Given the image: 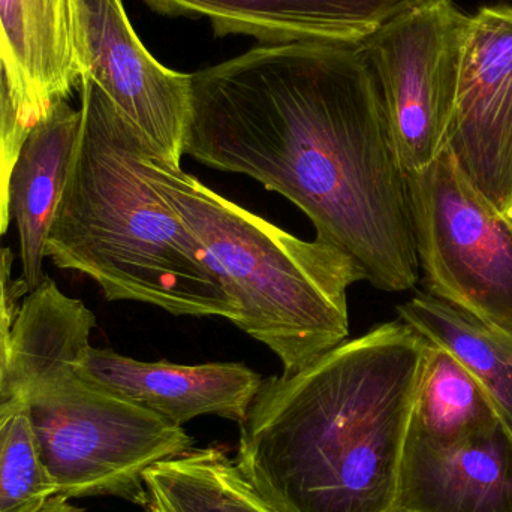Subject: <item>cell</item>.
Instances as JSON below:
<instances>
[{"instance_id":"8","label":"cell","mask_w":512,"mask_h":512,"mask_svg":"<svg viewBox=\"0 0 512 512\" xmlns=\"http://www.w3.org/2000/svg\"><path fill=\"white\" fill-rule=\"evenodd\" d=\"M69 27L80 80H92L159 158L180 167L191 74L173 71L149 53L122 0H69Z\"/></svg>"},{"instance_id":"3","label":"cell","mask_w":512,"mask_h":512,"mask_svg":"<svg viewBox=\"0 0 512 512\" xmlns=\"http://www.w3.org/2000/svg\"><path fill=\"white\" fill-rule=\"evenodd\" d=\"M78 87L80 135L45 256L90 277L108 301L236 321L206 249L138 167L146 138L92 80Z\"/></svg>"},{"instance_id":"19","label":"cell","mask_w":512,"mask_h":512,"mask_svg":"<svg viewBox=\"0 0 512 512\" xmlns=\"http://www.w3.org/2000/svg\"><path fill=\"white\" fill-rule=\"evenodd\" d=\"M29 129L24 126L0 59V242L8 231L9 180Z\"/></svg>"},{"instance_id":"18","label":"cell","mask_w":512,"mask_h":512,"mask_svg":"<svg viewBox=\"0 0 512 512\" xmlns=\"http://www.w3.org/2000/svg\"><path fill=\"white\" fill-rule=\"evenodd\" d=\"M56 495L23 399L0 402V512H35Z\"/></svg>"},{"instance_id":"4","label":"cell","mask_w":512,"mask_h":512,"mask_svg":"<svg viewBox=\"0 0 512 512\" xmlns=\"http://www.w3.org/2000/svg\"><path fill=\"white\" fill-rule=\"evenodd\" d=\"M95 327L92 310L45 277L12 324L8 394L26 403L56 495L146 507V469L185 453L194 439L81 375Z\"/></svg>"},{"instance_id":"17","label":"cell","mask_w":512,"mask_h":512,"mask_svg":"<svg viewBox=\"0 0 512 512\" xmlns=\"http://www.w3.org/2000/svg\"><path fill=\"white\" fill-rule=\"evenodd\" d=\"M477 379L447 351L430 343L415 390L409 435L453 444L501 421Z\"/></svg>"},{"instance_id":"9","label":"cell","mask_w":512,"mask_h":512,"mask_svg":"<svg viewBox=\"0 0 512 512\" xmlns=\"http://www.w3.org/2000/svg\"><path fill=\"white\" fill-rule=\"evenodd\" d=\"M445 149L512 222V6L469 18Z\"/></svg>"},{"instance_id":"16","label":"cell","mask_w":512,"mask_h":512,"mask_svg":"<svg viewBox=\"0 0 512 512\" xmlns=\"http://www.w3.org/2000/svg\"><path fill=\"white\" fill-rule=\"evenodd\" d=\"M147 512H276L222 447L189 448L144 472Z\"/></svg>"},{"instance_id":"20","label":"cell","mask_w":512,"mask_h":512,"mask_svg":"<svg viewBox=\"0 0 512 512\" xmlns=\"http://www.w3.org/2000/svg\"><path fill=\"white\" fill-rule=\"evenodd\" d=\"M2 268V262H0ZM12 318L11 307L8 303L5 276L0 271V402L8 399V376L11 367L12 349Z\"/></svg>"},{"instance_id":"1","label":"cell","mask_w":512,"mask_h":512,"mask_svg":"<svg viewBox=\"0 0 512 512\" xmlns=\"http://www.w3.org/2000/svg\"><path fill=\"white\" fill-rule=\"evenodd\" d=\"M183 153L291 201L375 288L420 280L408 180L355 47L259 45L194 72Z\"/></svg>"},{"instance_id":"5","label":"cell","mask_w":512,"mask_h":512,"mask_svg":"<svg viewBox=\"0 0 512 512\" xmlns=\"http://www.w3.org/2000/svg\"><path fill=\"white\" fill-rule=\"evenodd\" d=\"M138 167L206 249L239 310L233 324L267 346L285 375L348 340V289L363 282L348 256L274 227L159 158L149 143Z\"/></svg>"},{"instance_id":"6","label":"cell","mask_w":512,"mask_h":512,"mask_svg":"<svg viewBox=\"0 0 512 512\" xmlns=\"http://www.w3.org/2000/svg\"><path fill=\"white\" fill-rule=\"evenodd\" d=\"M418 261L427 288L512 336V222L447 149L406 174Z\"/></svg>"},{"instance_id":"15","label":"cell","mask_w":512,"mask_h":512,"mask_svg":"<svg viewBox=\"0 0 512 512\" xmlns=\"http://www.w3.org/2000/svg\"><path fill=\"white\" fill-rule=\"evenodd\" d=\"M400 321L456 358L484 388L512 432V336L432 292L397 306Z\"/></svg>"},{"instance_id":"10","label":"cell","mask_w":512,"mask_h":512,"mask_svg":"<svg viewBox=\"0 0 512 512\" xmlns=\"http://www.w3.org/2000/svg\"><path fill=\"white\" fill-rule=\"evenodd\" d=\"M78 370L108 393L179 427L203 415L240 426L262 384L261 375L245 364L140 361L93 346Z\"/></svg>"},{"instance_id":"13","label":"cell","mask_w":512,"mask_h":512,"mask_svg":"<svg viewBox=\"0 0 512 512\" xmlns=\"http://www.w3.org/2000/svg\"><path fill=\"white\" fill-rule=\"evenodd\" d=\"M0 59L27 129L80 86L69 0H0Z\"/></svg>"},{"instance_id":"11","label":"cell","mask_w":512,"mask_h":512,"mask_svg":"<svg viewBox=\"0 0 512 512\" xmlns=\"http://www.w3.org/2000/svg\"><path fill=\"white\" fill-rule=\"evenodd\" d=\"M432 0H144L168 17H204L215 36L261 45L325 42L355 47L388 21Z\"/></svg>"},{"instance_id":"7","label":"cell","mask_w":512,"mask_h":512,"mask_svg":"<svg viewBox=\"0 0 512 512\" xmlns=\"http://www.w3.org/2000/svg\"><path fill=\"white\" fill-rule=\"evenodd\" d=\"M469 18L453 0H432L355 45L375 77L406 174L423 170L445 149Z\"/></svg>"},{"instance_id":"2","label":"cell","mask_w":512,"mask_h":512,"mask_svg":"<svg viewBox=\"0 0 512 512\" xmlns=\"http://www.w3.org/2000/svg\"><path fill=\"white\" fill-rule=\"evenodd\" d=\"M429 345L397 319L262 379L240 424V471L276 512H399Z\"/></svg>"},{"instance_id":"14","label":"cell","mask_w":512,"mask_h":512,"mask_svg":"<svg viewBox=\"0 0 512 512\" xmlns=\"http://www.w3.org/2000/svg\"><path fill=\"white\" fill-rule=\"evenodd\" d=\"M81 128V111L68 101L51 105L27 132L9 180V216L20 242L21 282L27 291L45 280L48 234L65 191Z\"/></svg>"},{"instance_id":"21","label":"cell","mask_w":512,"mask_h":512,"mask_svg":"<svg viewBox=\"0 0 512 512\" xmlns=\"http://www.w3.org/2000/svg\"><path fill=\"white\" fill-rule=\"evenodd\" d=\"M69 501H71V499H66L63 498V496L54 495L51 496V498L48 499V501L45 502V504L35 512H87L81 510V508L75 507V505H72Z\"/></svg>"},{"instance_id":"12","label":"cell","mask_w":512,"mask_h":512,"mask_svg":"<svg viewBox=\"0 0 512 512\" xmlns=\"http://www.w3.org/2000/svg\"><path fill=\"white\" fill-rule=\"evenodd\" d=\"M399 512H512V432L499 421L453 444L409 435Z\"/></svg>"}]
</instances>
